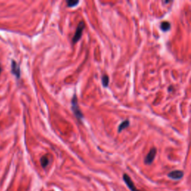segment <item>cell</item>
<instances>
[{
  "mask_svg": "<svg viewBox=\"0 0 191 191\" xmlns=\"http://www.w3.org/2000/svg\"><path fill=\"white\" fill-rule=\"evenodd\" d=\"M40 163H41L42 167L45 168V167H46L47 166H48V164H49V158H47L46 156L42 157V158L40 159Z\"/></svg>",
  "mask_w": 191,
  "mask_h": 191,
  "instance_id": "ba28073f",
  "label": "cell"
},
{
  "mask_svg": "<svg viewBox=\"0 0 191 191\" xmlns=\"http://www.w3.org/2000/svg\"><path fill=\"white\" fill-rule=\"evenodd\" d=\"M157 150L155 148H152L151 150L149 151V152L148 153V155H146V158H145V163L146 164H151L153 162L154 159L155 158V155H156Z\"/></svg>",
  "mask_w": 191,
  "mask_h": 191,
  "instance_id": "277c9868",
  "label": "cell"
},
{
  "mask_svg": "<svg viewBox=\"0 0 191 191\" xmlns=\"http://www.w3.org/2000/svg\"><path fill=\"white\" fill-rule=\"evenodd\" d=\"M1 72H2V67L0 66V73H1Z\"/></svg>",
  "mask_w": 191,
  "mask_h": 191,
  "instance_id": "7c38bea8",
  "label": "cell"
},
{
  "mask_svg": "<svg viewBox=\"0 0 191 191\" xmlns=\"http://www.w3.org/2000/svg\"><path fill=\"white\" fill-rule=\"evenodd\" d=\"M12 73L13 74H14V75L17 76V78H19V77H20V69H19V66H18V64H17V63L15 62L14 61H12Z\"/></svg>",
  "mask_w": 191,
  "mask_h": 191,
  "instance_id": "8992f818",
  "label": "cell"
},
{
  "mask_svg": "<svg viewBox=\"0 0 191 191\" xmlns=\"http://www.w3.org/2000/svg\"><path fill=\"white\" fill-rule=\"evenodd\" d=\"M167 176L172 180H179L184 176V172L181 170H173L170 172Z\"/></svg>",
  "mask_w": 191,
  "mask_h": 191,
  "instance_id": "5b68a950",
  "label": "cell"
},
{
  "mask_svg": "<svg viewBox=\"0 0 191 191\" xmlns=\"http://www.w3.org/2000/svg\"><path fill=\"white\" fill-rule=\"evenodd\" d=\"M123 180L125 181V184H126L128 188L130 189L131 191H140L137 190V188H136L135 185H134V182L132 181V180L131 179V178L129 177L127 174H124L123 175Z\"/></svg>",
  "mask_w": 191,
  "mask_h": 191,
  "instance_id": "3957f363",
  "label": "cell"
},
{
  "mask_svg": "<svg viewBox=\"0 0 191 191\" xmlns=\"http://www.w3.org/2000/svg\"><path fill=\"white\" fill-rule=\"evenodd\" d=\"M129 120H125V121L122 122V123L120 125V126H119L118 131L121 132L123 130V129H125V128H127V127L129 126Z\"/></svg>",
  "mask_w": 191,
  "mask_h": 191,
  "instance_id": "52a82bcc",
  "label": "cell"
},
{
  "mask_svg": "<svg viewBox=\"0 0 191 191\" xmlns=\"http://www.w3.org/2000/svg\"><path fill=\"white\" fill-rule=\"evenodd\" d=\"M102 82L103 86L104 87H107L108 85V83H109V78L107 75H104L102 78Z\"/></svg>",
  "mask_w": 191,
  "mask_h": 191,
  "instance_id": "30bf717a",
  "label": "cell"
},
{
  "mask_svg": "<svg viewBox=\"0 0 191 191\" xmlns=\"http://www.w3.org/2000/svg\"><path fill=\"white\" fill-rule=\"evenodd\" d=\"M72 109H73L74 114L75 115V116H76L78 120L82 119L83 115H82V111H81L80 109L78 108V103H77V98L75 95H74L73 100H72Z\"/></svg>",
  "mask_w": 191,
  "mask_h": 191,
  "instance_id": "6da1fadb",
  "label": "cell"
},
{
  "mask_svg": "<svg viewBox=\"0 0 191 191\" xmlns=\"http://www.w3.org/2000/svg\"><path fill=\"white\" fill-rule=\"evenodd\" d=\"M78 3H79L78 1H69V2H67V6L68 7H73V6L78 5Z\"/></svg>",
  "mask_w": 191,
  "mask_h": 191,
  "instance_id": "8fae6325",
  "label": "cell"
},
{
  "mask_svg": "<svg viewBox=\"0 0 191 191\" xmlns=\"http://www.w3.org/2000/svg\"><path fill=\"white\" fill-rule=\"evenodd\" d=\"M161 29L163 30V31H168V30L170 28V23H168V22H163V23H161Z\"/></svg>",
  "mask_w": 191,
  "mask_h": 191,
  "instance_id": "9c48e42d",
  "label": "cell"
},
{
  "mask_svg": "<svg viewBox=\"0 0 191 191\" xmlns=\"http://www.w3.org/2000/svg\"><path fill=\"white\" fill-rule=\"evenodd\" d=\"M84 28V22H80L79 24H78V27H77L76 31H75V35H74V37H73V42L74 44L77 43L78 40H80V38L82 37V32H83Z\"/></svg>",
  "mask_w": 191,
  "mask_h": 191,
  "instance_id": "7a4b0ae2",
  "label": "cell"
}]
</instances>
